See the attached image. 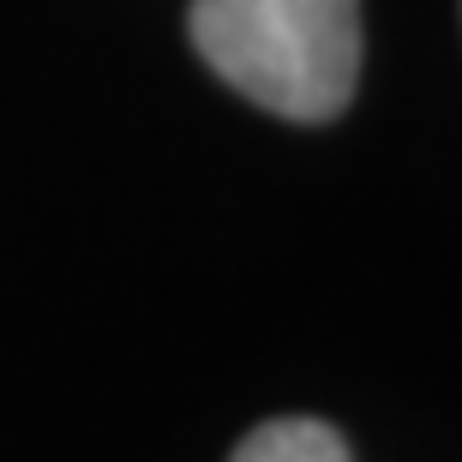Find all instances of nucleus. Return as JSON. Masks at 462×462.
<instances>
[{
    "instance_id": "1",
    "label": "nucleus",
    "mask_w": 462,
    "mask_h": 462,
    "mask_svg": "<svg viewBox=\"0 0 462 462\" xmlns=\"http://www.w3.org/2000/svg\"><path fill=\"white\" fill-rule=\"evenodd\" d=\"M187 36L228 90L294 126H325L360 85V0H192Z\"/></svg>"
},
{
    "instance_id": "2",
    "label": "nucleus",
    "mask_w": 462,
    "mask_h": 462,
    "mask_svg": "<svg viewBox=\"0 0 462 462\" xmlns=\"http://www.w3.org/2000/svg\"><path fill=\"white\" fill-rule=\"evenodd\" d=\"M228 462H355V450L319 414H282V420H264L246 432Z\"/></svg>"
}]
</instances>
